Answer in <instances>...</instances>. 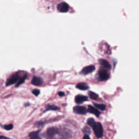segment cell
I'll return each mask as SVG.
<instances>
[{
  "label": "cell",
  "mask_w": 139,
  "mask_h": 139,
  "mask_svg": "<svg viewBox=\"0 0 139 139\" xmlns=\"http://www.w3.org/2000/svg\"><path fill=\"white\" fill-rule=\"evenodd\" d=\"M93 129L96 136L98 138H100L103 135V129L102 125L99 122H96L95 124L93 127Z\"/></svg>",
  "instance_id": "6da1fadb"
},
{
  "label": "cell",
  "mask_w": 139,
  "mask_h": 139,
  "mask_svg": "<svg viewBox=\"0 0 139 139\" xmlns=\"http://www.w3.org/2000/svg\"><path fill=\"white\" fill-rule=\"evenodd\" d=\"M20 77L18 74H14V75H12L11 77H9V78L7 80L6 83V85L7 86L12 85L15 84V83L18 82V80H20Z\"/></svg>",
  "instance_id": "7a4b0ae2"
},
{
  "label": "cell",
  "mask_w": 139,
  "mask_h": 139,
  "mask_svg": "<svg viewBox=\"0 0 139 139\" xmlns=\"http://www.w3.org/2000/svg\"><path fill=\"white\" fill-rule=\"evenodd\" d=\"M98 76L101 80H106L109 78V75L107 70L104 69H99L98 71Z\"/></svg>",
  "instance_id": "3957f363"
},
{
  "label": "cell",
  "mask_w": 139,
  "mask_h": 139,
  "mask_svg": "<svg viewBox=\"0 0 139 139\" xmlns=\"http://www.w3.org/2000/svg\"><path fill=\"white\" fill-rule=\"evenodd\" d=\"M73 112L77 114L84 115L87 112V109L84 106H76L73 108Z\"/></svg>",
  "instance_id": "277c9868"
},
{
  "label": "cell",
  "mask_w": 139,
  "mask_h": 139,
  "mask_svg": "<svg viewBox=\"0 0 139 139\" xmlns=\"http://www.w3.org/2000/svg\"><path fill=\"white\" fill-rule=\"evenodd\" d=\"M58 10L62 13H66L68 12L69 9V6L66 2H61L57 6Z\"/></svg>",
  "instance_id": "5b68a950"
},
{
  "label": "cell",
  "mask_w": 139,
  "mask_h": 139,
  "mask_svg": "<svg viewBox=\"0 0 139 139\" xmlns=\"http://www.w3.org/2000/svg\"><path fill=\"white\" fill-rule=\"evenodd\" d=\"M95 70V67L94 65H89L83 68L80 72V73L83 75H87L91 72H92Z\"/></svg>",
  "instance_id": "8992f818"
},
{
  "label": "cell",
  "mask_w": 139,
  "mask_h": 139,
  "mask_svg": "<svg viewBox=\"0 0 139 139\" xmlns=\"http://www.w3.org/2000/svg\"><path fill=\"white\" fill-rule=\"evenodd\" d=\"M31 83L34 85L40 86L43 83V80L41 77H33L32 79Z\"/></svg>",
  "instance_id": "52a82bcc"
},
{
  "label": "cell",
  "mask_w": 139,
  "mask_h": 139,
  "mask_svg": "<svg viewBox=\"0 0 139 139\" xmlns=\"http://www.w3.org/2000/svg\"><path fill=\"white\" fill-rule=\"evenodd\" d=\"M88 100V97L84 95H78L75 97V102L77 104H81L85 101Z\"/></svg>",
  "instance_id": "ba28073f"
},
{
  "label": "cell",
  "mask_w": 139,
  "mask_h": 139,
  "mask_svg": "<svg viewBox=\"0 0 139 139\" xmlns=\"http://www.w3.org/2000/svg\"><path fill=\"white\" fill-rule=\"evenodd\" d=\"M88 112H89L90 113H91L92 114H94L97 117H99V116L100 114V112L98 110L96 109L93 106H90V105L88 106Z\"/></svg>",
  "instance_id": "9c48e42d"
},
{
  "label": "cell",
  "mask_w": 139,
  "mask_h": 139,
  "mask_svg": "<svg viewBox=\"0 0 139 139\" xmlns=\"http://www.w3.org/2000/svg\"><path fill=\"white\" fill-rule=\"evenodd\" d=\"M57 133H58V129L56 128L52 127V128H50L49 129H47L46 134H47V136H49V137H52Z\"/></svg>",
  "instance_id": "30bf717a"
},
{
  "label": "cell",
  "mask_w": 139,
  "mask_h": 139,
  "mask_svg": "<svg viewBox=\"0 0 139 139\" xmlns=\"http://www.w3.org/2000/svg\"><path fill=\"white\" fill-rule=\"evenodd\" d=\"M99 63L100 64V65L104 68V69H111V65L110 63L105 59H101L99 60Z\"/></svg>",
  "instance_id": "8fae6325"
},
{
  "label": "cell",
  "mask_w": 139,
  "mask_h": 139,
  "mask_svg": "<svg viewBox=\"0 0 139 139\" xmlns=\"http://www.w3.org/2000/svg\"><path fill=\"white\" fill-rule=\"evenodd\" d=\"M76 88L81 90H87L89 89V87L85 83H79L77 84Z\"/></svg>",
  "instance_id": "7c38bea8"
},
{
  "label": "cell",
  "mask_w": 139,
  "mask_h": 139,
  "mask_svg": "<svg viewBox=\"0 0 139 139\" xmlns=\"http://www.w3.org/2000/svg\"><path fill=\"white\" fill-rule=\"evenodd\" d=\"M31 139H41L40 136V131L33 132L30 134Z\"/></svg>",
  "instance_id": "4fadbf2b"
},
{
  "label": "cell",
  "mask_w": 139,
  "mask_h": 139,
  "mask_svg": "<svg viewBox=\"0 0 139 139\" xmlns=\"http://www.w3.org/2000/svg\"><path fill=\"white\" fill-rule=\"evenodd\" d=\"M46 111L47 110H57L59 109V108L57 106H55L54 105H50L48 104L46 106Z\"/></svg>",
  "instance_id": "5bb4252c"
},
{
  "label": "cell",
  "mask_w": 139,
  "mask_h": 139,
  "mask_svg": "<svg viewBox=\"0 0 139 139\" xmlns=\"http://www.w3.org/2000/svg\"><path fill=\"white\" fill-rule=\"evenodd\" d=\"M89 95L91 99H94V100L97 99L98 97V95L97 94H96V93H95V92H92V91L89 92Z\"/></svg>",
  "instance_id": "9a60e30c"
},
{
  "label": "cell",
  "mask_w": 139,
  "mask_h": 139,
  "mask_svg": "<svg viewBox=\"0 0 139 139\" xmlns=\"http://www.w3.org/2000/svg\"><path fill=\"white\" fill-rule=\"evenodd\" d=\"M27 75H25L24 76L21 77L20 79V80H18V82L17 83V84H16V85L15 87H18L20 85H21V84H22V83H23L25 82V80H26V78H27Z\"/></svg>",
  "instance_id": "2e32d148"
},
{
  "label": "cell",
  "mask_w": 139,
  "mask_h": 139,
  "mask_svg": "<svg viewBox=\"0 0 139 139\" xmlns=\"http://www.w3.org/2000/svg\"><path fill=\"white\" fill-rule=\"evenodd\" d=\"M87 123L91 127H92L93 128V127L94 126V125L95 124L96 122L95 121V120L94 118H89L88 120H87Z\"/></svg>",
  "instance_id": "e0dca14e"
},
{
  "label": "cell",
  "mask_w": 139,
  "mask_h": 139,
  "mask_svg": "<svg viewBox=\"0 0 139 139\" xmlns=\"http://www.w3.org/2000/svg\"><path fill=\"white\" fill-rule=\"evenodd\" d=\"M94 106L98 109L101 110H104L106 109V106L104 104H97V103H94Z\"/></svg>",
  "instance_id": "ac0fdd59"
},
{
  "label": "cell",
  "mask_w": 139,
  "mask_h": 139,
  "mask_svg": "<svg viewBox=\"0 0 139 139\" xmlns=\"http://www.w3.org/2000/svg\"><path fill=\"white\" fill-rule=\"evenodd\" d=\"M82 131L84 132V133H85L86 135H89L91 133L90 128L88 127H85L84 128H83Z\"/></svg>",
  "instance_id": "d6986e66"
},
{
  "label": "cell",
  "mask_w": 139,
  "mask_h": 139,
  "mask_svg": "<svg viewBox=\"0 0 139 139\" xmlns=\"http://www.w3.org/2000/svg\"><path fill=\"white\" fill-rule=\"evenodd\" d=\"M4 128L6 129V130H7V131L12 130V129L13 128V125L12 124L5 125V126H4Z\"/></svg>",
  "instance_id": "ffe728a7"
},
{
  "label": "cell",
  "mask_w": 139,
  "mask_h": 139,
  "mask_svg": "<svg viewBox=\"0 0 139 139\" xmlns=\"http://www.w3.org/2000/svg\"><path fill=\"white\" fill-rule=\"evenodd\" d=\"M32 93H33L35 96H38L39 95V94H40V90H38V89H34V90H33V91H32Z\"/></svg>",
  "instance_id": "44dd1931"
},
{
  "label": "cell",
  "mask_w": 139,
  "mask_h": 139,
  "mask_svg": "<svg viewBox=\"0 0 139 139\" xmlns=\"http://www.w3.org/2000/svg\"><path fill=\"white\" fill-rule=\"evenodd\" d=\"M58 95L59 96H61V97H63L65 96V94L63 92H61V91H60L59 93H58Z\"/></svg>",
  "instance_id": "7402d4cb"
},
{
  "label": "cell",
  "mask_w": 139,
  "mask_h": 139,
  "mask_svg": "<svg viewBox=\"0 0 139 139\" xmlns=\"http://www.w3.org/2000/svg\"><path fill=\"white\" fill-rule=\"evenodd\" d=\"M83 139H90V138L89 137V136L88 135H85L84 137H83Z\"/></svg>",
  "instance_id": "603a6c76"
},
{
  "label": "cell",
  "mask_w": 139,
  "mask_h": 139,
  "mask_svg": "<svg viewBox=\"0 0 139 139\" xmlns=\"http://www.w3.org/2000/svg\"><path fill=\"white\" fill-rule=\"evenodd\" d=\"M0 139H9V138H7V137L3 136H1V137H0Z\"/></svg>",
  "instance_id": "cb8c5ba5"
}]
</instances>
